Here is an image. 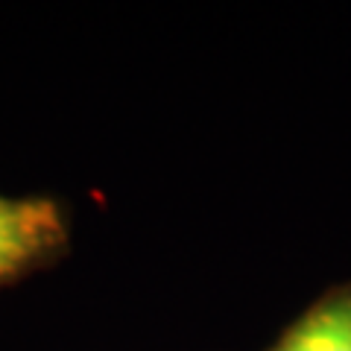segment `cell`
<instances>
[{
  "mask_svg": "<svg viewBox=\"0 0 351 351\" xmlns=\"http://www.w3.org/2000/svg\"><path fill=\"white\" fill-rule=\"evenodd\" d=\"M64 243V219L56 202L41 196L0 193V284L36 267Z\"/></svg>",
  "mask_w": 351,
  "mask_h": 351,
  "instance_id": "6da1fadb",
  "label": "cell"
},
{
  "mask_svg": "<svg viewBox=\"0 0 351 351\" xmlns=\"http://www.w3.org/2000/svg\"><path fill=\"white\" fill-rule=\"evenodd\" d=\"M272 351H351V293L311 307Z\"/></svg>",
  "mask_w": 351,
  "mask_h": 351,
  "instance_id": "7a4b0ae2",
  "label": "cell"
}]
</instances>
